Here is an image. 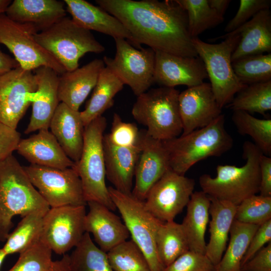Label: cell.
Returning a JSON list of instances; mask_svg holds the SVG:
<instances>
[{"label":"cell","instance_id":"52a82bcc","mask_svg":"<svg viewBox=\"0 0 271 271\" xmlns=\"http://www.w3.org/2000/svg\"><path fill=\"white\" fill-rule=\"evenodd\" d=\"M222 39L224 40L217 44L205 42L198 37L192 39L197 54L204 64L216 100L221 108L247 85L237 77L232 66L231 56L239 42L240 36L235 34Z\"/></svg>","mask_w":271,"mask_h":271},{"label":"cell","instance_id":"7a4b0ae2","mask_svg":"<svg viewBox=\"0 0 271 271\" xmlns=\"http://www.w3.org/2000/svg\"><path fill=\"white\" fill-rule=\"evenodd\" d=\"M49 209L13 155L0 163V241H6L16 215L23 217L35 211L46 213Z\"/></svg>","mask_w":271,"mask_h":271},{"label":"cell","instance_id":"f35d334b","mask_svg":"<svg viewBox=\"0 0 271 271\" xmlns=\"http://www.w3.org/2000/svg\"><path fill=\"white\" fill-rule=\"evenodd\" d=\"M233 70L244 84L271 80V54L248 56L232 62Z\"/></svg>","mask_w":271,"mask_h":271},{"label":"cell","instance_id":"f1b7e54d","mask_svg":"<svg viewBox=\"0 0 271 271\" xmlns=\"http://www.w3.org/2000/svg\"><path fill=\"white\" fill-rule=\"evenodd\" d=\"M209 197L202 191L194 192L187 205V213L181 223L189 250L205 254V235L209 220Z\"/></svg>","mask_w":271,"mask_h":271},{"label":"cell","instance_id":"d4e9b609","mask_svg":"<svg viewBox=\"0 0 271 271\" xmlns=\"http://www.w3.org/2000/svg\"><path fill=\"white\" fill-rule=\"evenodd\" d=\"M28 138L21 139L19 154L31 164L64 169L72 168L75 162L68 157L49 129H41Z\"/></svg>","mask_w":271,"mask_h":271},{"label":"cell","instance_id":"3957f363","mask_svg":"<svg viewBox=\"0 0 271 271\" xmlns=\"http://www.w3.org/2000/svg\"><path fill=\"white\" fill-rule=\"evenodd\" d=\"M242 149V157L246 160L243 166L219 165L216 167L215 177L206 174L200 177L202 191L208 196L237 206L259 193V162L263 153L249 141L243 143Z\"/></svg>","mask_w":271,"mask_h":271},{"label":"cell","instance_id":"d590c367","mask_svg":"<svg viewBox=\"0 0 271 271\" xmlns=\"http://www.w3.org/2000/svg\"><path fill=\"white\" fill-rule=\"evenodd\" d=\"M232 121L242 136H249L263 155H271V119H259L242 110L233 111Z\"/></svg>","mask_w":271,"mask_h":271},{"label":"cell","instance_id":"f6af8a7d","mask_svg":"<svg viewBox=\"0 0 271 271\" xmlns=\"http://www.w3.org/2000/svg\"><path fill=\"white\" fill-rule=\"evenodd\" d=\"M270 241L271 219L260 225L254 233L242 259L241 266Z\"/></svg>","mask_w":271,"mask_h":271},{"label":"cell","instance_id":"83f0119b","mask_svg":"<svg viewBox=\"0 0 271 271\" xmlns=\"http://www.w3.org/2000/svg\"><path fill=\"white\" fill-rule=\"evenodd\" d=\"M209 198L210 236L209 241L206 244L205 254L215 266L220 261L226 249L237 206L226 201Z\"/></svg>","mask_w":271,"mask_h":271},{"label":"cell","instance_id":"30bf717a","mask_svg":"<svg viewBox=\"0 0 271 271\" xmlns=\"http://www.w3.org/2000/svg\"><path fill=\"white\" fill-rule=\"evenodd\" d=\"M114 58L104 56L106 67L138 96L154 83L155 51L151 48L137 49L123 38H114Z\"/></svg>","mask_w":271,"mask_h":271},{"label":"cell","instance_id":"c3c4849f","mask_svg":"<svg viewBox=\"0 0 271 271\" xmlns=\"http://www.w3.org/2000/svg\"><path fill=\"white\" fill-rule=\"evenodd\" d=\"M260 195L271 197V158L262 155L259 162Z\"/></svg>","mask_w":271,"mask_h":271},{"label":"cell","instance_id":"5b68a950","mask_svg":"<svg viewBox=\"0 0 271 271\" xmlns=\"http://www.w3.org/2000/svg\"><path fill=\"white\" fill-rule=\"evenodd\" d=\"M179 93L175 88L164 86L148 90L137 96L132 115L155 139L165 141L178 137L183 131Z\"/></svg>","mask_w":271,"mask_h":271},{"label":"cell","instance_id":"9c48e42d","mask_svg":"<svg viewBox=\"0 0 271 271\" xmlns=\"http://www.w3.org/2000/svg\"><path fill=\"white\" fill-rule=\"evenodd\" d=\"M108 190L131 239L145 255L151 271H162L164 267L159 260L156 245L157 231L162 222L146 209L144 201L131 193H122L112 186L108 187Z\"/></svg>","mask_w":271,"mask_h":271},{"label":"cell","instance_id":"836d02e7","mask_svg":"<svg viewBox=\"0 0 271 271\" xmlns=\"http://www.w3.org/2000/svg\"><path fill=\"white\" fill-rule=\"evenodd\" d=\"M69 255L72 271H114L106 252L94 243L88 232Z\"/></svg>","mask_w":271,"mask_h":271},{"label":"cell","instance_id":"ffe728a7","mask_svg":"<svg viewBox=\"0 0 271 271\" xmlns=\"http://www.w3.org/2000/svg\"><path fill=\"white\" fill-rule=\"evenodd\" d=\"M89 210L84 219L86 232L91 233L102 250L107 252L130 236L120 218L105 206L94 201L87 203Z\"/></svg>","mask_w":271,"mask_h":271},{"label":"cell","instance_id":"60d3db41","mask_svg":"<svg viewBox=\"0 0 271 271\" xmlns=\"http://www.w3.org/2000/svg\"><path fill=\"white\" fill-rule=\"evenodd\" d=\"M52 253L40 240L20 253L17 262L8 271H48L53 261Z\"/></svg>","mask_w":271,"mask_h":271},{"label":"cell","instance_id":"8fae6325","mask_svg":"<svg viewBox=\"0 0 271 271\" xmlns=\"http://www.w3.org/2000/svg\"><path fill=\"white\" fill-rule=\"evenodd\" d=\"M37 33L33 25L14 21L5 13L0 14V44L9 49L22 68L33 71L46 66L59 74L65 72L58 60L37 42Z\"/></svg>","mask_w":271,"mask_h":271},{"label":"cell","instance_id":"e575fe53","mask_svg":"<svg viewBox=\"0 0 271 271\" xmlns=\"http://www.w3.org/2000/svg\"><path fill=\"white\" fill-rule=\"evenodd\" d=\"M226 106L264 116L271 109V80L247 85Z\"/></svg>","mask_w":271,"mask_h":271},{"label":"cell","instance_id":"1f68e13d","mask_svg":"<svg viewBox=\"0 0 271 271\" xmlns=\"http://www.w3.org/2000/svg\"><path fill=\"white\" fill-rule=\"evenodd\" d=\"M156 245L159 260L164 268L189 250L181 224L174 220L160 223L157 231Z\"/></svg>","mask_w":271,"mask_h":271},{"label":"cell","instance_id":"816d5d0a","mask_svg":"<svg viewBox=\"0 0 271 271\" xmlns=\"http://www.w3.org/2000/svg\"><path fill=\"white\" fill-rule=\"evenodd\" d=\"M231 2L230 0H208L211 8L223 16Z\"/></svg>","mask_w":271,"mask_h":271},{"label":"cell","instance_id":"ba28073f","mask_svg":"<svg viewBox=\"0 0 271 271\" xmlns=\"http://www.w3.org/2000/svg\"><path fill=\"white\" fill-rule=\"evenodd\" d=\"M37 42L70 71L79 67V60L87 53H101L104 47L91 32L65 17L34 35Z\"/></svg>","mask_w":271,"mask_h":271},{"label":"cell","instance_id":"bcb514c9","mask_svg":"<svg viewBox=\"0 0 271 271\" xmlns=\"http://www.w3.org/2000/svg\"><path fill=\"white\" fill-rule=\"evenodd\" d=\"M21 140V134L13 128L0 122V163L16 151Z\"/></svg>","mask_w":271,"mask_h":271},{"label":"cell","instance_id":"7c38bea8","mask_svg":"<svg viewBox=\"0 0 271 271\" xmlns=\"http://www.w3.org/2000/svg\"><path fill=\"white\" fill-rule=\"evenodd\" d=\"M23 168L50 208L87 205L81 180L73 168L60 169L32 164Z\"/></svg>","mask_w":271,"mask_h":271},{"label":"cell","instance_id":"2e32d148","mask_svg":"<svg viewBox=\"0 0 271 271\" xmlns=\"http://www.w3.org/2000/svg\"><path fill=\"white\" fill-rule=\"evenodd\" d=\"M178 102L181 135L209 125L222 114L209 83L204 82L180 92Z\"/></svg>","mask_w":271,"mask_h":271},{"label":"cell","instance_id":"9a60e30c","mask_svg":"<svg viewBox=\"0 0 271 271\" xmlns=\"http://www.w3.org/2000/svg\"><path fill=\"white\" fill-rule=\"evenodd\" d=\"M37 90L33 71L19 66L0 76V122L16 129Z\"/></svg>","mask_w":271,"mask_h":271},{"label":"cell","instance_id":"4dcf8cb0","mask_svg":"<svg viewBox=\"0 0 271 271\" xmlns=\"http://www.w3.org/2000/svg\"><path fill=\"white\" fill-rule=\"evenodd\" d=\"M259 226L234 220L229 232V244L215 266V271H241L242 259Z\"/></svg>","mask_w":271,"mask_h":271},{"label":"cell","instance_id":"ab89813d","mask_svg":"<svg viewBox=\"0 0 271 271\" xmlns=\"http://www.w3.org/2000/svg\"><path fill=\"white\" fill-rule=\"evenodd\" d=\"M271 219V197L254 195L236 206L234 220L260 225Z\"/></svg>","mask_w":271,"mask_h":271},{"label":"cell","instance_id":"277c9868","mask_svg":"<svg viewBox=\"0 0 271 271\" xmlns=\"http://www.w3.org/2000/svg\"><path fill=\"white\" fill-rule=\"evenodd\" d=\"M221 114L209 125L185 135L162 141L167 151L170 168L185 175L194 164L210 157H219L233 147V140L225 126Z\"/></svg>","mask_w":271,"mask_h":271},{"label":"cell","instance_id":"d6986e66","mask_svg":"<svg viewBox=\"0 0 271 271\" xmlns=\"http://www.w3.org/2000/svg\"><path fill=\"white\" fill-rule=\"evenodd\" d=\"M33 72L37 79V90L32 103V114L25 130L26 134L48 129L52 118L60 103L58 95L59 74L46 66L40 67Z\"/></svg>","mask_w":271,"mask_h":271},{"label":"cell","instance_id":"7dc6e473","mask_svg":"<svg viewBox=\"0 0 271 271\" xmlns=\"http://www.w3.org/2000/svg\"><path fill=\"white\" fill-rule=\"evenodd\" d=\"M241 271H271V241L245 263Z\"/></svg>","mask_w":271,"mask_h":271},{"label":"cell","instance_id":"484cf974","mask_svg":"<svg viewBox=\"0 0 271 271\" xmlns=\"http://www.w3.org/2000/svg\"><path fill=\"white\" fill-rule=\"evenodd\" d=\"M65 5L57 0H14L5 14L14 21L33 25L39 33L66 16Z\"/></svg>","mask_w":271,"mask_h":271},{"label":"cell","instance_id":"ac0fdd59","mask_svg":"<svg viewBox=\"0 0 271 271\" xmlns=\"http://www.w3.org/2000/svg\"><path fill=\"white\" fill-rule=\"evenodd\" d=\"M155 51L154 83L172 88L180 85L191 87L202 84L208 78L204 64L199 56L185 57Z\"/></svg>","mask_w":271,"mask_h":271},{"label":"cell","instance_id":"e0dca14e","mask_svg":"<svg viewBox=\"0 0 271 271\" xmlns=\"http://www.w3.org/2000/svg\"><path fill=\"white\" fill-rule=\"evenodd\" d=\"M141 153L134 172L131 194L144 201L152 187L170 169L168 156L162 141L140 130Z\"/></svg>","mask_w":271,"mask_h":271},{"label":"cell","instance_id":"cb8c5ba5","mask_svg":"<svg viewBox=\"0 0 271 271\" xmlns=\"http://www.w3.org/2000/svg\"><path fill=\"white\" fill-rule=\"evenodd\" d=\"M238 34L239 42L231 56L232 62L253 55L269 53L271 51V12L269 9L260 11L250 20L231 33L211 40L216 41Z\"/></svg>","mask_w":271,"mask_h":271},{"label":"cell","instance_id":"f907efd6","mask_svg":"<svg viewBox=\"0 0 271 271\" xmlns=\"http://www.w3.org/2000/svg\"><path fill=\"white\" fill-rule=\"evenodd\" d=\"M48 271H72L69 254H65L60 259L53 261Z\"/></svg>","mask_w":271,"mask_h":271},{"label":"cell","instance_id":"f546056e","mask_svg":"<svg viewBox=\"0 0 271 271\" xmlns=\"http://www.w3.org/2000/svg\"><path fill=\"white\" fill-rule=\"evenodd\" d=\"M123 83L108 68L101 71L90 98L80 112L84 126L88 125L114 104V97L123 88Z\"/></svg>","mask_w":271,"mask_h":271},{"label":"cell","instance_id":"b9f144b4","mask_svg":"<svg viewBox=\"0 0 271 271\" xmlns=\"http://www.w3.org/2000/svg\"><path fill=\"white\" fill-rule=\"evenodd\" d=\"M107 136L111 142L118 146L130 148L140 145V130L137 125L123 121L116 113L113 114L110 131Z\"/></svg>","mask_w":271,"mask_h":271},{"label":"cell","instance_id":"d6a6232c","mask_svg":"<svg viewBox=\"0 0 271 271\" xmlns=\"http://www.w3.org/2000/svg\"><path fill=\"white\" fill-rule=\"evenodd\" d=\"M46 213L35 211L22 217L2 247L7 255L20 254L40 241L43 217Z\"/></svg>","mask_w":271,"mask_h":271},{"label":"cell","instance_id":"7bdbcfd3","mask_svg":"<svg viewBox=\"0 0 271 271\" xmlns=\"http://www.w3.org/2000/svg\"><path fill=\"white\" fill-rule=\"evenodd\" d=\"M162 271H215V266L205 254L189 250Z\"/></svg>","mask_w":271,"mask_h":271},{"label":"cell","instance_id":"f5cc1de1","mask_svg":"<svg viewBox=\"0 0 271 271\" xmlns=\"http://www.w3.org/2000/svg\"><path fill=\"white\" fill-rule=\"evenodd\" d=\"M12 3L11 0H0V14L6 13L9 6Z\"/></svg>","mask_w":271,"mask_h":271},{"label":"cell","instance_id":"4316f807","mask_svg":"<svg viewBox=\"0 0 271 271\" xmlns=\"http://www.w3.org/2000/svg\"><path fill=\"white\" fill-rule=\"evenodd\" d=\"M49 128L68 157L74 162H78L82 152L85 128L80 111L60 102Z\"/></svg>","mask_w":271,"mask_h":271},{"label":"cell","instance_id":"db71d44e","mask_svg":"<svg viewBox=\"0 0 271 271\" xmlns=\"http://www.w3.org/2000/svg\"><path fill=\"white\" fill-rule=\"evenodd\" d=\"M7 256V255L4 251L3 248H0V269L3 262Z\"/></svg>","mask_w":271,"mask_h":271},{"label":"cell","instance_id":"7402d4cb","mask_svg":"<svg viewBox=\"0 0 271 271\" xmlns=\"http://www.w3.org/2000/svg\"><path fill=\"white\" fill-rule=\"evenodd\" d=\"M66 11L78 26L114 38H123L137 48L134 41L124 26L100 7L84 0H64Z\"/></svg>","mask_w":271,"mask_h":271},{"label":"cell","instance_id":"603a6c76","mask_svg":"<svg viewBox=\"0 0 271 271\" xmlns=\"http://www.w3.org/2000/svg\"><path fill=\"white\" fill-rule=\"evenodd\" d=\"M105 67L102 59H95L81 67L59 74L58 95L60 102L79 111Z\"/></svg>","mask_w":271,"mask_h":271},{"label":"cell","instance_id":"5bb4252c","mask_svg":"<svg viewBox=\"0 0 271 271\" xmlns=\"http://www.w3.org/2000/svg\"><path fill=\"white\" fill-rule=\"evenodd\" d=\"M195 185L193 179L170 169L150 189L145 206L160 221H173L187 206Z\"/></svg>","mask_w":271,"mask_h":271},{"label":"cell","instance_id":"681fc988","mask_svg":"<svg viewBox=\"0 0 271 271\" xmlns=\"http://www.w3.org/2000/svg\"><path fill=\"white\" fill-rule=\"evenodd\" d=\"M19 66H20L15 58L2 52L0 48V76Z\"/></svg>","mask_w":271,"mask_h":271},{"label":"cell","instance_id":"8992f818","mask_svg":"<svg viewBox=\"0 0 271 271\" xmlns=\"http://www.w3.org/2000/svg\"><path fill=\"white\" fill-rule=\"evenodd\" d=\"M106 125V118L101 116L85 126L82 154L72 168L81 180L86 202H96L112 211L116 208L105 183L102 145Z\"/></svg>","mask_w":271,"mask_h":271},{"label":"cell","instance_id":"74e56055","mask_svg":"<svg viewBox=\"0 0 271 271\" xmlns=\"http://www.w3.org/2000/svg\"><path fill=\"white\" fill-rule=\"evenodd\" d=\"M106 253L114 271H151L145 255L132 239L119 243Z\"/></svg>","mask_w":271,"mask_h":271},{"label":"cell","instance_id":"6da1fadb","mask_svg":"<svg viewBox=\"0 0 271 271\" xmlns=\"http://www.w3.org/2000/svg\"><path fill=\"white\" fill-rule=\"evenodd\" d=\"M116 18L133 38L137 49L185 57L198 56L192 44L186 11L176 0H96Z\"/></svg>","mask_w":271,"mask_h":271},{"label":"cell","instance_id":"44dd1931","mask_svg":"<svg viewBox=\"0 0 271 271\" xmlns=\"http://www.w3.org/2000/svg\"><path fill=\"white\" fill-rule=\"evenodd\" d=\"M102 145L106 178L116 190L131 193L140 145L130 148L118 146L111 142L107 134H104Z\"/></svg>","mask_w":271,"mask_h":271},{"label":"cell","instance_id":"4fadbf2b","mask_svg":"<svg viewBox=\"0 0 271 271\" xmlns=\"http://www.w3.org/2000/svg\"><path fill=\"white\" fill-rule=\"evenodd\" d=\"M86 205L50 208L43 217L40 241L57 254H67L86 232Z\"/></svg>","mask_w":271,"mask_h":271},{"label":"cell","instance_id":"8d00e7d4","mask_svg":"<svg viewBox=\"0 0 271 271\" xmlns=\"http://www.w3.org/2000/svg\"><path fill=\"white\" fill-rule=\"evenodd\" d=\"M186 11L188 30L193 38L224 21V16L209 6L208 0H176Z\"/></svg>","mask_w":271,"mask_h":271},{"label":"cell","instance_id":"ee69618b","mask_svg":"<svg viewBox=\"0 0 271 271\" xmlns=\"http://www.w3.org/2000/svg\"><path fill=\"white\" fill-rule=\"evenodd\" d=\"M270 6V0H240L237 13L227 24L224 32L226 34L232 32L260 11L269 9Z\"/></svg>","mask_w":271,"mask_h":271}]
</instances>
